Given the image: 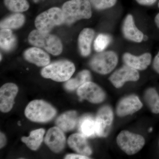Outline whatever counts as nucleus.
Here are the masks:
<instances>
[{
    "label": "nucleus",
    "mask_w": 159,
    "mask_h": 159,
    "mask_svg": "<svg viewBox=\"0 0 159 159\" xmlns=\"http://www.w3.org/2000/svg\"><path fill=\"white\" fill-rule=\"evenodd\" d=\"M140 78L138 70L126 65L116 70L109 78V80L116 88L122 87L125 82L137 81Z\"/></svg>",
    "instance_id": "obj_10"
},
{
    "label": "nucleus",
    "mask_w": 159,
    "mask_h": 159,
    "mask_svg": "<svg viewBox=\"0 0 159 159\" xmlns=\"http://www.w3.org/2000/svg\"><path fill=\"white\" fill-rule=\"evenodd\" d=\"M45 132V129L43 128L32 131L29 137H23L21 138L22 142L31 150H37L42 143Z\"/></svg>",
    "instance_id": "obj_20"
},
{
    "label": "nucleus",
    "mask_w": 159,
    "mask_h": 159,
    "mask_svg": "<svg viewBox=\"0 0 159 159\" xmlns=\"http://www.w3.org/2000/svg\"><path fill=\"white\" fill-rule=\"evenodd\" d=\"M24 55L26 60L39 66H44L50 63L48 54L39 48H30L25 51Z\"/></svg>",
    "instance_id": "obj_17"
},
{
    "label": "nucleus",
    "mask_w": 159,
    "mask_h": 159,
    "mask_svg": "<svg viewBox=\"0 0 159 159\" xmlns=\"http://www.w3.org/2000/svg\"><path fill=\"white\" fill-rule=\"evenodd\" d=\"M64 23V17L62 9L53 7L39 14L34 23L38 30L49 33L55 26Z\"/></svg>",
    "instance_id": "obj_5"
},
{
    "label": "nucleus",
    "mask_w": 159,
    "mask_h": 159,
    "mask_svg": "<svg viewBox=\"0 0 159 159\" xmlns=\"http://www.w3.org/2000/svg\"><path fill=\"white\" fill-rule=\"evenodd\" d=\"M1 60H2V55L1 54Z\"/></svg>",
    "instance_id": "obj_35"
},
{
    "label": "nucleus",
    "mask_w": 159,
    "mask_h": 159,
    "mask_svg": "<svg viewBox=\"0 0 159 159\" xmlns=\"http://www.w3.org/2000/svg\"><path fill=\"white\" fill-rule=\"evenodd\" d=\"M79 130L86 137L97 135L95 119L90 116L84 117L80 122Z\"/></svg>",
    "instance_id": "obj_23"
},
{
    "label": "nucleus",
    "mask_w": 159,
    "mask_h": 159,
    "mask_svg": "<svg viewBox=\"0 0 159 159\" xmlns=\"http://www.w3.org/2000/svg\"><path fill=\"white\" fill-rule=\"evenodd\" d=\"M75 71L73 63L69 61L62 60L52 63L46 66L42 70V76L57 82L67 81Z\"/></svg>",
    "instance_id": "obj_4"
},
{
    "label": "nucleus",
    "mask_w": 159,
    "mask_h": 159,
    "mask_svg": "<svg viewBox=\"0 0 159 159\" xmlns=\"http://www.w3.org/2000/svg\"><path fill=\"white\" fill-rule=\"evenodd\" d=\"M118 62V56L115 52L105 51L93 57L90 62V66L93 70L98 74L106 75L113 70Z\"/></svg>",
    "instance_id": "obj_7"
},
{
    "label": "nucleus",
    "mask_w": 159,
    "mask_h": 159,
    "mask_svg": "<svg viewBox=\"0 0 159 159\" xmlns=\"http://www.w3.org/2000/svg\"><path fill=\"white\" fill-rule=\"evenodd\" d=\"M16 43V38L11 29H2L0 31V46L5 51H11Z\"/></svg>",
    "instance_id": "obj_24"
},
{
    "label": "nucleus",
    "mask_w": 159,
    "mask_h": 159,
    "mask_svg": "<svg viewBox=\"0 0 159 159\" xmlns=\"http://www.w3.org/2000/svg\"><path fill=\"white\" fill-rule=\"evenodd\" d=\"M18 92V88L12 83L5 84L0 89V110L9 112L13 107L14 99Z\"/></svg>",
    "instance_id": "obj_11"
},
{
    "label": "nucleus",
    "mask_w": 159,
    "mask_h": 159,
    "mask_svg": "<svg viewBox=\"0 0 159 159\" xmlns=\"http://www.w3.org/2000/svg\"><path fill=\"white\" fill-rule=\"evenodd\" d=\"M6 136L3 133H0V148H3L6 145Z\"/></svg>",
    "instance_id": "obj_32"
},
{
    "label": "nucleus",
    "mask_w": 159,
    "mask_h": 159,
    "mask_svg": "<svg viewBox=\"0 0 159 159\" xmlns=\"http://www.w3.org/2000/svg\"><path fill=\"white\" fill-rule=\"evenodd\" d=\"M4 4L9 10L14 12H23L29 8L27 0H4Z\"/></svg>",
    "instance_id": "obj_26"
},
{
    "label": "nucleus",
    "mask_w": 159,
    "mask_h": 159,
    "mask_svg": "<svg viewBox=\"0 0 159 159\" xmlns=\"http://www.w3.org/2000/svg\"><path fill=\"white\" fill-rule=\"evenodd\" d=\"M77 95L81 99H85L92 103H101L106 99V94L101 87L96 84L89 81L80 87Z\"/></svg>",
    "instance_id": "obj_9"
},
{
    "label": "nucleus",
    "mask_w": 159,
    "mask_h": 159,
    "mask_svg": "<svg viewBox=\"0 0 159 159\" xmlns=\"http://www.w3.org/2000/svg\"><path fill=\"white\" fill-rule=\"evenodd\" d=\"M111 41V37L107 34H99L94 42V49L97 52H102L107 48Z\"/></svg>",
    "instance_id": "obj_27"
},
{
    "label": "nucleus",
    "mask_w": 159,
    "mask_h": 159,
    "mask_svg": "<svg viewBox=\"0 0 159 159\" xmlns=\"http://www.w3.org/2000/svg\"><path fill=\"white\" fill-rule=\"evenodd\" d=\"M122 32L126 39L135 43H141L144 39V34L135 25L134 18L131 14L125 17L122 26Z\"/></svg>",
    "instance_id": "obj_15"
},
{
    "label": "nucleus",
    "mask_w": 159,
    "mask_h": 159,
    "mask_svg": "<svg viewBox=\"0 0 159 159\" xmlns=\"http://www.w3.org/2000/svg\"><path fill=\"white\" fill-rule=\"evenodd\" d=\"M70 148L80 154L89 156L92 154V150L89 145L86 137L82 134L71 135L68 140Z\"/></svg>",
    "instance_id": "obj_16"
},
{
    "label": "nucleus",
    "mask_w": 159,
    "mask_h": 159,
    "mask_svg": "<svg viewBox=\"0 0 159 159\" xmlns=\"http://www.w3.org/2000/svg\"><path fill=\"white\" fill-rule=\"evenodd\" d=\"M29 41L32 45L43 48L54 55H59L62 51V43L57 36L38 29L30 33Z\"/></svg>",
    "instance_id": "obj_3"
},
{
    "label": "nucleus",
    "mask_w": 159,
    "mask_h": 159,
    "mask_svg": "<svg viewBox=\"0 0 159 159\" xmlns=\"http://www.w3.org/2000/svg\"><path fill=\"white\" fill-rule=\"evenodd\" d=\"M77 114L74 111H68L60 116L56 120V125L63 132L74 129L77 124Z\"/></svg>",
    "instance_id": "obj_18"
},
{
    "label": "nucleus",
    "mask_w": 159,
    "mask_h": 159,
    "mask_svg": "<svg viewBox=\"0 0 159 159\" xmlns=\"http://www.w3.org/2000/svg\"><path fill=\"white\" fill-rule=\"evenodd\" d=\"M91 75L89 71L84 70L79 72L77 77L70 79L65 84L66 89L69 91H74L78 89L85 83L90 81Z\"/></svg>",
    "instance_id": "obj_21"
},
{
    "label": "nucleus",
    "mask_w": 159,
    "mask_h": 159,
    "mask_svg": "<svg viewBox=\"0 0 159 159\" xmlns=\"http://www.w3.org/2000/svg\"><path fill=\"white\" fill-rule=\"evenodd\" d=\"M144 100L147 106L154 114H159V95L156 89L149 88L144 93Z\"/></svg>",
    "instance_id": "obj_22"
},
{
    "label": "nucleus",
    "mask_w": 159,
    "mask_h": 159,
    "mask_svg": "<svg viewBox=\"0 0 159 159\" xmlns=\"http://www.w3.org/2000/svg\"><path fill=\"white\" fill-rule=\"evenodd\" d=\"M152 67L154 70L159 74V51L154 58Z\"/></svg>",
    "instance_id": "obj_29"
},
{
    "label": "nucleus",
    "mask_w": 159,
    "mask_h": 159,
    "mask_svg": "<svg viewBox=\"0 0 159 159\" xmlns=\"http://www.w3.org/2000/svg\"><path fill=\"white\" fill-rule=\"evenodd\" d=\"M152 58L151 54L149 53H144L139 56L125 53L123 54L122 59L126 65L138 70H144L150 65Z\"/></svg>",
    "instance_id": "obj_14"
},
{
    "label": "nucleus",
    "mask_w": 159,
    "mask_h": 159,
    "mask_svg": "<svg viewBox=\"0 0 159 159\" xmlns=\"http://www.w3.org/2000/svg\"><path fill=\"white\" fill-rule=\"evenodd\" d=\"M57 111L50 103L43 100L31 101L26 107L25 116L33 122H46L52 120Z\"/></svg>",
    "instance_id": "obj_2"
},
{
    "label": "nucleus",
    "mask_w": 159,
    "mask_h": 159,
    "mask_svg": "<svg viewBox=\"0 0 159 159\" xmlns=\"http://www.w3.org/2000/svg\"><path fill=\"white\" fill-rule=\"evenodd\" d=\"M140 5L142 6H151L157 2V0H135Z\"/></svg>",
    "instance_id": "obj_31"
},
{
    "label": "nucleus",
    "mask_w": 159,
    "mask_h": 159,
    "mask_svg": "<svg viewBox=\"0 0 159 159\" xmlns=\"http://www.w3.org/2000/svg\"><path fill=\"white\" fill-rule=\"evenodd\" d=\"M143 104L138 96L131 95L122 98L117 106L116 112L119 117L132 115L142 109Z\"/></svg>",
    "instance_id": "obj_13"
},
{
    "label": "nucleus",
    "mask_w": 159,
    "mask_h": 159,
    "mask_svg": "<svg viewBox=\"0 0 159 159\" xmlns=\"http://www.w3.org/2000/svg\"><path fill=\"white\" fill-rule=\"evenodd\" d=\"M154 21L157 27L159 29V12L156 16L154 19Z\"/></svg>",
    "instance_id": "obj_33"
},
{
    "label": "nucleus",
    "mask_w": 159,
    "mask_h": 159,
    "mask_svg": "<svg viewBox=\"0 0 159 159\" xmlns=\"http://www.w3.org/2000/svg\"><path fill=\"white\" fill-rule=\"evenodd\" d=\"M64 23L71 25L77 20L89 19L92 15L91 3L89 0H70L62 7Z\"/></svg>",
    "instance_id": "obj_1"
},
{
    "label": "nucleus",
    "mask_w": 159,
    "mask_h": 159,
    "mask_svg": "<svg viewBox=\"0 0 159 159\" xmlns=\"http://www.w3.org/2000/svg\"><path fill=\"white\" fill-rule=\"evenodd\" d=\"M116 142L120 149L128 155L138 153L145 144V139L142 136L127 130L120 132L117 137Z\"/></svg>",
    "instance_id": "obj_6"
},
{
    "label": "nucleus",
    "mask_w": 159,
    "mask_h": 159,
    "mask_svg": "<svg viewBox=\"0 0 159 159\" xmlns=\"http://www.w3.org/2000/svg\"><path fill=\"white\" fill-rule=\"evenodd\" d=\"M113 119V111L111 107L106 105L99 109L95 119L97 135L107 137L110 132Z\"/></svg>",
    "instance_id": "obj_8"
},
{
    "label": "nucleus",
    "mask_w": 159,
    "mask_h": 159,
    "mask_svg": "<svg viewBox=\"0 0 159 159\" xmlns=\"http://www.w3.org/2000/svg\"><path fill=\"white\" fill-rule=\"evenodd\" d=\"M65 158L66 159H89L86 156L83 155L81 154H70L67 155Z\"/></svg>",
    "instance_id": "obj_30"
},
{
    "label": "nucleus",
    "mask_w": 159,
    "mask_h": 159,
    "mask_svg": "<svg viewBox=\"0 0 159 159\" xmlns=\"http://www.w3.org/2000/svg\"><path fill=\"white\" fill-rule=\"evenodd\" d=\"M95 32L93 29L86 28L80 32L78 38L80 51L82 56L86 57L91 53V44L93 39Z\"/></svg>",
    "instance_id": "obj_19"
},
{
    "label": "nucleus",
    "mask_w": 159,
    "mask_h": 159,
    "mask_svg": "<svg viewBox=\"0 0 159 159\" xmlns=\"http://www.w3.org/2000/svg\"><path fill=\"white\" fill-rule=\"evenodd\" d=\"M25 21V16L23 14L16 13L2 20L0 25L2 29H17L23 25Z\"/></svg>",
    "instance_id": "obj_25"
},
{
    "label": "nucleus",
    "mask_w": 159,
    "mask_h": 159,
    "mask_svg": "<svg viewBox=\"0 0 159 159\" xmlns=\"http://www.w3.org/2000/svg\"><path fill=\"white\" fill-rule=\"evenodd\" d=\"M94 8L98 10L110 8L116 5L117 0H89Z\"/></svg>",
    "instance_id": "obj_28"
},
{
    "label": "nucleus",
    "mask_w": 159,
    "mask_h": 159,
    "mask_svg": "<svg viewBox=\"0 0 159 159\" xmlns=\"http://www.w3.org/2000/svg\"><path fill=\"white\" fill-rule=\"evenodd\" d=\"M44 142L51 151L58 153L64 148L66 139L63 131L57 126H55L48 130Z\"/></svg>",
    "instance_id": "obj_12"
},
{
    "label": "nucleus",
    "mask_w": 159,
    "mask_h": 159,
    "mask_svg": "<svg viewBox=\"0 0 159 159\" xmlns=\"http://www.w3.org/2000/svg\"><path fill=\"white\" fill-rule=\"evenodd\" d=\"M158 7H159V2H158Z\"/></svg>",
    "instance_id": "obj_34"
}]
</instances>
